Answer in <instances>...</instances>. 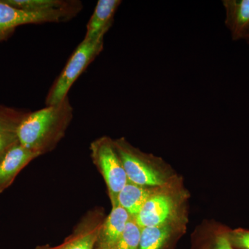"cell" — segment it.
<instances>
[{"label": "cell", "instance_id": "cell-1", "mask_svg": "<svg viewBox=\"0 0 249 249\" xmlns=\"http://www.w3.org/2000/svg\"><path fill=\"white\" fill-rule=\"evenodd\" d=\"M68 96L58 104L26 114L18 124V142L39 156L50 152L65 136L73 118Z\"/></svg>", "mask_w": 249, "mask_h": 249}, {"label": "cell", "instance_id": "cell-2", "mask_svg": "<svg viewBox=\"0 0 249 249\" xmlns=\"http://www.w3.org/2000/svg\"><path fill=\"white\" fill-rule=\"evenodd\" d=\"M103 46L104 38L94 41L83 39L71 54L61 73L49 89L46 97V106L58 104L67 97L72 85L91 62L101 53Z\"/></svg>", "mask_w": 249, "mask_h": 249}, {"label": "cell", "instance_id": "cell-3", "mask_svg": "<svg viewBox=\"0 0 249 249\" xmlns=\"http://www.w3.org/2000/svg\"><path fill=\"white\" fill-rule=\"evenodd\" d=\"M93 163L97 165L109 191L112 205L116 204L118 195L128 182L114 142L103 137L90 145Z\"/></svg>", "mask_w": 249, "mask_h": 249}, {"label": "cell", "instance_id": "cell-4", "mask_svg": "<svg viewBox=\"0 0 249 249\" xmlns=\"http://www.w3.org/2000/svg\"><path fill=\"white\" fill-rule=\"evenodd\" d=\"M127 179L139 186H160L165 183L163 174L154 168L140 152L134 150L124 139L114 142Z\"/></svg>", "mask_w": 249, "mask_h": 249}, {"label": "cell", "instance_id": "cell-5", "mask_svg": "<svg viewBox=\"0 0 249 249\" xmlns=\"http://www.w3.org/2000/svg\"><path fill=\"white\" fill-rule=\"evenodd\" d=\"M79 14L78 11H65L36 13L17 9L0 0V40L9 36L16 27L24 24L62 22L70 20Z\"/></svg>", "mask_w": 249, "mask_h": 249}, {"label": "cell", "instance_id": "cell-6", "mask_svg": "<svg viewBox=\"0 0 249 249\" xmlns=\"http://www.w3.org/2000/svg\"><path fill=\"white\" fill-rule=\"evenodd\" d=\"M175 204L166 194H153L145 201L138 214L134 217L142 228L165 225L173 217Z\"/></svg>", "mask_w": 249, "mask_h": 249}, {"label": "cell", "instance_id": "cell-7", "mask_svg": "<svg viewBox=\"0 0 249 249\" xmlns=\"http://www.w3.org/2000/svg\"><path fill=\"white\" fill-rule=\"evenodd\" d=\"M38 156L18 142L8 149L0 157V193L9 188L19 172Z\"/></svg>", "mask_w": 249, "mask_h": 249}, {"label": "cell", "instance_id": "cell-8", "mask_svg": "<svg viewBox=\"0 0 249 249\" xmlns=\"http://www.w3.org/2000/svg\"><path fill=\"white\" fill-rule=\"evenodd\" d=\"M122 1L120 0H99L92 16L87 24L84 40H97L104 38L110 29L114 16Z\"/></svg>", "mask_w": 249, "mask_h": 249}, {"label": "cell", "instance_id": "cell-9", "mask_svg": "<svg viewBox=\"0 0 249 249\" xmlns=\"http://www.w3.org/2000/svg\"><path fill=\"white\" fill-rule=\"evenodd\" d=\"M131 216L119 205L113 206L110 214L100 227L97 249H113L125 229Z\"/></svg>", "mask_w": 249, "mask_h": 249}, {"label": "cell", "instance_id": "cell-10", "mask_svg": "<svg viewBox=\"0 0 249 249\" xmlns=\"http://www.w3.org/2000/svg\"><path fill=\"white\" fill-rule=\"evenodd\" d=\"M225 24L233 40L245 38L249 29V0H223Z\"/></svg>", "mask_w": 249, "mask_h": 249}, {"label": "cell", "instance_id": "cell-11", "mask_svg": "<svg viewBox=\"0 0 249 249\" xmlns=\"http://www.w3.org/2000/svg\"><path fill=\"white\" fill-rule=\"evenodd\" d=\"M17 9L36 13L58 12L83 9L81 1L76 0H4Z\"/></svg>", "mask_w": 249, "mask_h": 249}, {"label": "cell", "instance_id": "cell-12", "mask_svg": "<svg viewBox=\"0 0 249 249\" xmlns=\"http://www.w3.org/2000/svg\"><path fill=\"white\" fill-rule=\"evenodd\" d=\"M153 195L146 187L127 182L124 187L116 199V204L125 210L132 217H136L145 201Z\"/></svg>", "mask_w": 249, "mask_h": 249}, {"label": "cell", "instance_id": "cell-13", "mask_svg": "<svg viewBox=\"0 0 249 249\" xmlns=\"http://www.w3.org/2000/svg\"><path fill=\"white\" fill-rule=\"evenodd\" d=\"M24 115L11 109H0V157L18 142L16 131Z\"/></svg>", "mask_w": 249, "mask_h": 249}, {"label": "cell", "instance_id": "cell-14", "mask_svg": "<svg viewBox=\"0 0 249 249\" xmlns=\"http://www.w3.org/2000/svg\"><path fill=\"white\" fill-rule=\"evenodd\" d=\"M170 234L171 228L168 224L142 228L139 249H162Z\"/></svg>", "mask_w": 249, "mask_h": 249}, {"label": "cell", "instance_id": "cell-15", "mask_svg": "<svg viewBox=\"0 0 249 249\" xmlns=\"http://www.w3.org/2000/svg\"><path fill=\"white\" fill-rule=\"evenodd\" d=\"M100 227L83 229L71 240L57 249H93L97 241Z\"/></svg>", "mask_w": 249, "mask_h": 249}, {"label": "cell", "instance_id": "cell-16", "mask_svg": "<svg viewBox=\"0 0 249 249\" xmlns=\"http://www.w3.org/2000/svg\"><path fill=\"white\" fill-rule=\"evenodd\" d=\"M142 229L134 218L131 217L113 249H139Z\"/></svg>", "mask_w": 249, "mask_h": 249}, {"label": "cell", "instance_id": "cell-17", "mask_svg": "<svg viewBox=\"0 0 249 249\" xmlns=\"http://www.w3.org/2000/svg\"><path fill=\"white\" fill-rule=\"evenodd\" d=\"M231 241L239 248L249 249V231H236L232 233Z\"/></svg>", "mask_w": 249, "mask_h": 249}, {"label": "cell", "instance_id": "cell-18", "mask_svg": "<svg viewBox=\"0 0 249 249\" xmlns=\"http://www.w3.org/2000/svg\"><path fill=\"white\" fill-rule=\"evenodd\" d=\"M214 249H234L232 248L231 241L225 236L222 235L217 237Z\"/></svg>", "mask_w": 249, "mask_h": 249}, {"label": "cell", "instance_id": "cell-19", "mask_svg": "<svg viewBox=\"0 0 249 249\" xmlns=\"http://www.w3.org/2000/svg\"><path fill=\"white\" fill-rule=\"evenodd\" d=\"M244 39H245V40H247V42H249V29L248 31H247V34H246L245 38Z\"/></svg>", "mask_w": 249, "mask_h": 249}]
</instances>
